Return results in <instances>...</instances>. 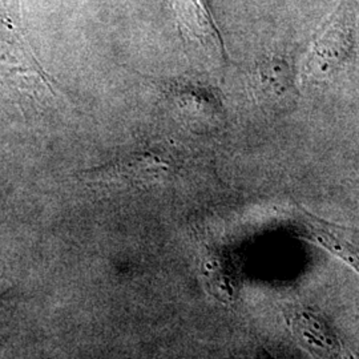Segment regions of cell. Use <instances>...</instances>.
Segmentation results:
<instances>
[{"label": "cell", "instance_id": "cell-1", "mask_svg": "<svg viewBox=\"0 0 359 359\" xmlns=\"http://www.w3.org/2000/svg\"><path fill=\"white\" fill-rule=\"evenodd\" d=\"M355 13L351 0H341L310 47L302 79L322 81L346 65L354 51Z\"/></svg>", "mask_w": 359, "mask_h": 359}, {"label": "cell", "instance_id": "cell-2", "mask_svg": "<svg viewBox=\"0 0 359 359\" xmlns=\"http://www.w3.org/2000/svg\"><path fill=\"white\" fill-rule=\"evenodd\" d=\"M0 77L32 97L56 96L53 79L44 71L16 26L0 22Z\"/></svg>", "mask_w": 359, "mask_h": 359}, {"label": "cell", "instance_id": "cell-3", "mask_svg": "<svg viewBox=\"0 0 359 359\" xmlns=\"http://www.w3.org/2000/svg\"><path fill=\"white\" fill-rule=\"evenodd\" d=\"M179 168L165 147H144L117 156L102 167L86 170L83 175L90 181L147 182L167 179L168 175Z\"/></svg>", "mask_w": 359, "mask_h": 359}, {"label": "cell", "instance_id": "cell-4", "mask_svg": "<svg viewBox=\"0 0 359 359\" xmlns=\"http://www.w3.org/2000/svg\"><path fill=\"white\" fill-rule=\"evenodd\" d=\"M286 321L298 342L316 358L353 359L333 327L314 310L290 309Z\"/></svg>", "mask_w": 359, "mask_h": 359}, {"label": "cell", "instance_id": "cell-5", "mask_svg": "<svg viewBox=\"0 0 359 359\" xmlns=\"http://www.w3.org/2000/svg\"><path fill=\"white\" fill-rule=\"evenodd\" d=\"M181 32L226 60L224 40L206 0H164Z\"/></svg>", "mask_w": 359, "mask_h": 359}, {"label": "cell", "instance_id": "cell-6", "mask_svg": "<svg viewBox=\"0 0 359 359\" xmlns=\"http://www.w3.org/2000/svg\"><path fill=\"white\" fill-rule=\"evenodd\" d=\"M304 237L338 257L359 276V234L341 225L304 213L301 221Z\"/></svg>", "mask_w": 359, "mask_h": 359}, {"label": "cell", "instance_id": "cell-7", "mask_svg": "<svg viewBox=\"0 0 359 359\" xmlns=\"http://www.w3.org/2000/svg\"><path fill=\"white\" fill-rule=\"evenodd\" d=\"M259 86L270 97H293L294 84L287 65L277 57H271L258 69Z\"/></svg>", "mask_w": 359, "mask_h": 359}]
</instances>
